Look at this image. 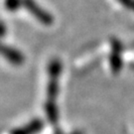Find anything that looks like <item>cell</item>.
<instances>
[{
    "instance_id": "3",
    "label": "cell",
    "mask_w": 134,
    "mask_h": 134,
    "mask_svg": "<svg viewBox=\"0 0 134 134\" xmlns=\"http://www.w3.org/2000/svg\"><path fill=\"white\" fill-rule=\"evenodd\" d=\"M55 134H64V133L59 129V130H56V131H55ZM72 134H83V133L81 132V131H76V132H74V133H72Z\"/></svg>"
},
{
    "instance_id": "2",
    "label": "cell",
    "mask_w": 134,
    "mask_h": 134,
    "mask_svg": "<svg viewBox=\"0 0 134 134\" xmlns=\"http://www.w3.org/2000/svg\"><path fill=\"white\" fill-rule=\"evenodd\" d=\"M7 57L8 60H10V62L14 63V64H19L21 63L22 61V56L20 55L18 52H15L14 50H12V49L10 48H7V53H3Z\"/></svg>"
},
{
    "instance_id": "1",
    "label": "cell",
    "mask_w": 134,
    "mask_h": 134,
    "mask_svg": "<svg viewBox=\"0 0 134 134\" xmlns=\"http://www.w3.org/2000/svg\"><path fill=\"white\" fill-rule=\"evenodd\" d=\"M43 128V121L41 119H34L25 126L12 130L11 134H38Z\"/></svg>"
}]
</instances>
